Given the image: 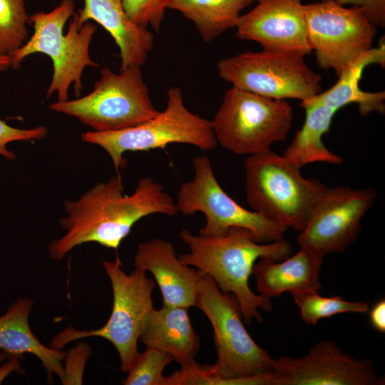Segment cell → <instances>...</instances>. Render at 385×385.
Returning <instances> with one entry per match:
<instances>
[{
	"label": "cell",
	"instance_id": "1",
	"mask_svg": "<svg viewBox=\"0 0 385 385\" xmlns=\"http://www.w3.org/2000/svg\"><path fill=\"white\" fill-rule=\"evenodd\" d=\"M67 216L59 220L65 230L48 245L53 260H61L76 246L97 242L117 250L138 220L152 214L175 216L176 202L160 184L150 177L138 181L133 192L124 193L120 176L96 184L78 200H65Z\"/></svg>",
	"mask_w": 385,
	"mask_h": 385
},
{
	"label": "cell",
	"instance_id": "2",
	"mask_svg": "<svg viewBox=\"0 0 385 385\" xmlns=\"http://www.w3.org/2000/svg\"><path fill=\"white\" fill-rule=\"evenodd\" d=\"M195 306L212 324L217 360L212 365L195 360L181 365L167 376L168 385H268L274 359L247 331L237 298L204 274Z\"/></svg>",
	"mask_w": 385,
	"mask_h": 385
},
{
	"label": "cell",
	"instance_id": "3",
	"mask_svg": "<svg viewBox=\"0 0 385 385\" xmlns=\"http://www.w3.org/2000/svg\"><path fill=\"white\" fill-rule=\"evenodd\" d=\"M180 240L190 252L178 256L185 264L211 277L224 293L237 299L244 322H262L259 309H272L270 299L253 292L249 279L258 259L281 261L291 255L292 245L280 240L260 244L252 232L243 227H232L220 236L194 235L188 230L180 232Z\"/></svg>",
	"mask_w": 385,
	"mask_h": 385
},
{
	"label": "cell",
	"instance_id": "4",
	"mask_svg": "<svg viewBox=\"0 0 385 385\" xmlns=\"http://www.w3.org/2000/svg\"><path fill=\"white\" fill-rule=\"evenodd\" d=\"M73 0H62L48 12H36L29 16L34 34L12 57V68H17L24 59L34 53H43L53 62V76L46 98L57 94L58 101L68 100L73 85L76 96L83 88L82 76L87 67L99 64L90 56V46L97 26L90 21L81 27L75 16Z\"/></svg>",
	"mask_w": 385,
	"mask_h": 385
},
{
	"label": "cell",
	"instance_id": "5",
	"mask_svg": "<svg viewBox=\"0 0 385 385\" xmlns=\"http://www.w3.org/2000/svg\"><path fill=\"white\" fill-rule=\"evenodd\" d=\"M244 164L247 200L252 210L301 232L327 187L304 178L301 168L271 150L248 155Z\"/></svg>",
	"mask_w": 385,
	"mask_h": 385
},
{
	"label": "cell",
	"instance_id": "6",
	"mask_svg": "<svg viewBox=\"0 0 385 385\" xmlns=\"http://www.w3.org/2000/svg\"><path fill=\"white\" fill-rule=\"evenodd\" d=\"M166 96V108L154 118L122 130L87 131L81 134L82 140L106 151L118 172L127 165L123 158L126 151L164 150L171 143L190 144L204 151L214 150L217 142L211 120L187 108L179 87L170 88Z\"/></svg>",
	"mask_w": 385,
	"mask_h": 385
},
{
	"label": "cell",
	"instance_id": "7",
	"mask_svg": "<svg viewBox=\"0 0 385 385\" xmlns=\"http://www.w3.org/2000/svg\"><path fill=\"white\" fill-rule=\"evenodd\" d=\"M103 265L113 296L108 320L102 327L90 331L77 330L70 326L53 338L50 347L61 349L75 340L102 337L115 346L120 359V369L128 372L139 354V337L153 309L152 294L155 282L146 272L135 268L126 274L118 257L114 261L103 260Z\"/></svg>",
	"mask_w": 385,
	"mask_h": 385
},
{
	"label": "cell",
	"instance_id": "8",
	"mask_svg": "<svg viewBox=\"0 0 385 385\" xmlns=\"http://www.w3.org/2000/svg\"><path fill=\"white\" fill-rule=\"evenodd\" d=\"M49 109L78 118L94 131H113L143 123L158 114L140 66L114 73L103 66L91 92L74 100L56 101Z\"/></svg>",
	"mask_w": 385,
	"mask_h": 385
},
{
	"label": "cell",
	"instance_id": "9",
	"mask_svg": "<svg viewBox=\"0 0 385 385\" xmlns=\"http://www.w3.org/2000/svg\"><path fill=\"white\" fill-rule=\"evenodd\" d=\"M292 120L287 101L232 86L211 122L217 143L235 154L252 155L284 140Z\"/></svg>",
	"mask_w": 385,
	"mask_h": 385
},
{
	"label": "cell",
	"instance_id": "10",
	"mask_svg": "<svg viewBox=\"0 0 385 385\" xmlns=\"http://www.w3.org/2000/svg\"><path fill=\"white\" fill-rule=\"evenodd\" d=\"M304 55L263 49L220 59V77L232 86L263 96L309 99L322 91V76L306 63Z\"/></svg>",
	"mask_w": 385,
	"mask_h": 385
},
{
	"label": "cell",
	"instance_id": "11",
	"mask_svg": "<svg viewBox=\"0 0 385 385\" xmlns=\"http://www.w3.org/2000/svg\"><path fill=\"white\" fill-rule=\"evenodd\" d=\"M192 164L195 177L180 185L176 205L178 212L186 216L204 213L206 224L199 234L220 236L232 227H243L250 230L259 243L283 239L287 227L244 208L226 193L207 156L195 157Z\"/></svg>",
	"mask_w": 385,
	"mask_h": 385
},
{
	"label": "cell",
	"instance_id": "12",
	"mask_svg": "<svg viewBox=\"0 0 385 385\" xmlns=\"http://www.w3.org/2000/svg\"><path fill=\"white\" fill-rule=\"evenodd\" d=\"M307 39L318 66L339 77L372 48L376 26L358 7L335 0L304 5Z\"/></svg>",
	"mask_w": 385,
	"mask_h": 385
},
{
	"label": "cell",
	"instance_id": "13",
	"mask_svg": "<svg viewBox=\"0 0 385 385\" xmlns=\"http://www.w3.org/2000/svg\"><path fill=\"white\" fill-rule=\"evenodd\" d=\"M369 359L344 352L333 341L317 343L300 358L274 359L268 385H384Z\"/></svg>",
	"mask_w": 385,
	"mask_h": 385
},
{
	"label": "cell",
	"instance_id": "14",
	"mask_svg": "<svg viewBox=\"0 0 385 385\" xmlns=\"http://www.w3.org/2000/svg\"><path fill=\"white\" fill-rule=\"evenodd\" d=\"M376 196L371 188L327 187L298 235V245L312 247L324 255L344 252L356 240L361 219Z\"/></svg>",
	"mask_w": 385,
	"mask_h": 385
},
{
	"label": "cell",
	"instance_id": "15",
	"mask_svg": "<svg viewBox=\"0 0 385 385\" xmlns=\"http://www.w3.org/2000/svg\"><path fill=\"white\" fill-rule=\"evenodd\" d=\"M236 28L238 38L255 41L265 50L304 56L312 52L301 0H257L252 10L241 15Z\"/></svg>",
	"mask_w": 385,
	"mask_h": 385
},
{
	"label": "cell",
	"instance_id": "16",
	"mask_svg": "<svg viewBox=\"0 0 385 385\" xmlns=\"http://www.w3.org/2000/svg\"><path fill=\"white\" fill-rule=\"evenodd\" d=\"M134 265L135 269L153 275L160 289L163 305L195 306L204 273L183 263L171 242L155 238L140 243Z\"/></svg>",
	"mask_w": 385,
	"mask_h": 385
},
{
	"label": "cell",
	"instance_id": "17",
	"mask_svg": "<svg viewBox=\"0 0 385 385\" xmlns=\"http://www.w3.org/2000/svg\"><path fill=\"white\" fill-rule=\"evenodd\" d=\"M83 3L75 13L78 26L93 20L110 34L120 51V69L143 66L153 48L154 35L129 20L122 0H83Z\"/></svg>",
	"mask_w": 385,
	"mask_h": 385
},
{
	"label": "cell",
	"instance_id": "18",
	"mask_svg": "<svg viewBox=\"0 0 385 385\" xmlns=\"http://www.w3.org/2000/svg\"><path fill=\"white\" fill-rule=\"evenodd\" d=\"M324 254L308 246H300L294 255L281 261L260 259L253 267L256 290L259 294L272 298L286 292L322 289L319 282Z\"/></svg>",
	"mask_w": 385,
	"mask_h": 385
},
{
	"label": "cell",
	"instance_id": "19",
	"mask_svg": "<svg viewBox=\"0 0 385 385\" xmlns=\"http://www.w3.org/2000/svg\"><path fill=\"white\" fill-rule=\"evenodd\" d=\"M188 307L165 306L153 309L139 341L146 347L170 354L180 366L194 360L200 341L194 330Z\"/></svg>",
	"mask_w": 385,
	"mask_h": 385
},
{
	"label": "cell",
	"instance_id": "20",
	"mask_svg": "<svg viewBox=\"0 0 385 385\" xmlns=\"http://www.w3.org/2000/svg\"><path fill=\"white\" fill-rule=\"evenodd\" d=\"M33 304L30 298L18 297L0 317V349L18 359L24 354H33L41 360L48 379L56 374L61 380L66 351L43 345L33 334L29 322Z\"/></svg>",
	"mask_w": 385,
	"mask_h": 385
},
{
	"label": "cell",
	"instance_id": "21",
	"mask_svg": "<svg viewBox=\"0 0 385 385\" xmlns=\"http://www.w3.org/2000/svg\"><path fill=\"white\" fill-rule=\"evenodd\" d=\"M371 64H378L384 68V38H381L376 48H371L350 64L338 77L334 86L309 99L338 109L350 103H356L361 116H366L373 111L384 114L385 92H366L359 87L364 70Z\"/></svg>",
	"mask_w": 385,
	"mask_h": 385
},
{
	"label": "cell",
	"instance_id": "22",
	"mask_svg": "<svg viewBox=\"0 0 385 385\" xmlns=\"http://www.w3.org/2000/svg\"><path fill=\"white\" fill-rule=\"evenodd\" d=\"M300 106L305 110L304 124L283 155L299 168L317 162L341 164L343 158L329 150L322 141L339 109L309 99L301 101Z\"/></svg>",
	"mask_w": 385,
	"mask_h": 385
},
{
	"label": "cell",
	"instance_id": "23",
	"mask_svg": "<svg viewBox=\"0 0 385 385\" xmlns=\"http://www.w3.org/2000/svg\"><path fill=\"white\" fill-rule=\"evenodd\" d=\"M255 0H173L168 9L192 21L202 41L210 43L236 27L242 11Z\"/></svg>",
	"mask_w": 385,
	"mask_h": 385
},
{
	"label": "cell",
	"instance_id": "24",
	"mask_svg": "<svg viewBox=\"0 0 385 385\" xmlns=\"http://www.w3.org/2000/svg\"><path fill=\"white\" fill-rule=\"evenodd\" d=\"M300 309L302 321L307 324L316 325L323 318L337 314L353 312L366 313L369 304L363 302H350L339 296L322 297L314 289L290 292Z\"/></svg>",
	"mask_w": 385,
	"mask_h": 385
},
{
	"label": "cell",
	"instance_id": "25",
	"mask_svg": "<svg viewBox=\"0 0 385 385\" xmlns=\"http://www.w3.org/2000/svg\"><path fill=\"white\" fill-rule=\"evenodd\" d=\"M24 0H0V55L12 56L29 39Z\"/></svg>",
	"mask_w": 385,
	"mask_h": 385
},
{
	"label": "cell",
	"instance_id": "26",
	"mask_svg": "<svg viewBox=\"0 0 385 385\" xmlns=\"http://www.w3.org/2000/svg\"><path fill=\"white\" fill-rule=\"evenodd\" d=\"M173 361V356L163 351L146 347L138 354L127 377L125 385H165L163 372L165 366Z\"/></svg>",
	"mask_w": 385,
	"mask_h": 385
},
{
	"label": "cell",
	"instance_id": "27",
	"mask_svg": "<svg viewBox=\"0 0 385 385\" xmlns=\"http://www.w3.org/2000/svg\"><path fill=\"white\" fill-rule=\"evenodd\" d=\"M173 0H122L124 11L129 20L138 26H150L155 32L160 31L165 10Z\"/></svg>",
	"mask_w": 385,
	"mask_h": 385
},
{
	"label": "cell",
	"instance_id": "28",
	"mask_svg": "<svg viewBox=\"0 0 385 385\" xmlns=\"http://www.w3.org/2000/svg\"><path fill=\"white\" fill-rule=\"evenodd\" d=\"M48 134L46 126L40 125L33 128H18L8 125L0 120V155L7 160L16 159L14 152L7 148V145L14 141H33L44 139Z\"/></svg>",
	"mask_w": 385,
	"mask_h": 385
},
{
	"label": "cell",
	"instance_id": "29",
	"mask_svg": "<svg viewBox=\"0 0 385 385\" xmlns=\"http://www.w3.org/2000/svg\"><path fill=\"white\" fill-rule=\"evenodd\" d=\"M91 353L90 346L82 342L66 352L63 384H82L85 364Z\"/></svg>",
	"mask_w": 385,
	"mask_h": 385
},
{
	"label": "cell",
	"instance_id": "30",
	"mask_svg": "<svg viewBox=\"0 0 385 385\" xmlns=\"http://www.w3.org/2000/svg\"><path fill=\"white\" fill-rule=\"evenodd\" d=\"M342 5L359 8L366 19L376 27L385 26V0H335Z\"/></svg>",
	"mask_w": 385,
	"mask_h": 385
},
{
	"label": "cell",
	"instance_id": "31",
	"mask_svg": "<svg viewBox=\"0 0 385 385\" xmlns=\"http://www.w3.org/2000/svg\"><path fill=\"white\" fill-rule=\"evenodd\" d=\"M369 322L373 328L381 333L385 332V300L380 299L371 309Z\"/></svg>",
	"mask_w": 385,
	"mask_h": 385
},
{
	"label": "cell",
	"instance_id": "32",
	"mask_svg": "<svg viewBox=\"0 0 385 385\" xmlns=\"http://www.w3.org/2000/svg\"><path fill=\"white\" fill-rule=\"evenodd\" d=\"M19 359L16 357H9V360L0 366V384L11 373L22 371Z\"/></svg>",
	"mask_w": 385,
	"mask_h": 385
},
{
	"label": "cell",
	"instance_id": "33",
	"mask_svg": "<svg viewBox=\"0 0 385 385\" xmlns=\"http://www.w3.org/2000/svg\"><path fill=\"white\" fill-rule=\"evenodd\" d=\"M12 57L11 56L0 55V73L12 68Z\"/></svg>",
	"mask_w": 385,
	"mask_h": 385
},
{
	"label": "cell",
	"instance_id": "34",
	"mask_svg": "<svg viewBox=\"0 0 385 385\" xmlns=\"http://www.w3.org/2000/svg\"><path fill=\"white\" fill-rule=\"evenodd\" d=\"M6 358H9V356L4 351H0V362H1Z\"/></svg>",
	"mask_w": 385,
	"mask_h": 385
},
{
	"label": "cell",
	"instance_id": "35",
	"mask_svg": "<svg viewBox=\"0 0 385 385\" xmlns=\"http://www.w3.org/2000/svg\"><path fill=\"white\" fill-rule=\"evenodd\" d=\"M314 1H321V0H314Z\"/></svg>",
	"mask_w": 385,
	"mask_h": 385
}]
</instances>
